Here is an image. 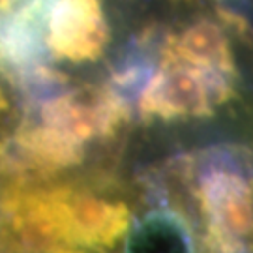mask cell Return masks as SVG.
<instances>
[{
    "mask_svg": "<svg viewBox=\"0 0 253 253\" xmlns=\"http://www.w3.org/2000/svg\"><path fill=\"white\" fill-rule=\"evenodd\" d=\"M6 214L11 231L25 240L92 250L120 242L131 223L124 203L72 188L21 195L6 205Z\"/></svg>",
    "mask_w": 253,
    "mask_h": 253,
    "instance_id": "1",
    "label": "cell"
},
{
    "mask_svg": "<svg viewBox=\"0 0 253 253\" xmlns=\"http://www.w3.org/2000/svg\"><path fill=\"white\" fill-rule=\"evenodd\" d=\"M193 195L203 233L199 253H248L253 244V172L250 167L210 158L203 163Z\"/></svg>",
    "mask_w": 253,
    "mask_h": 253,
    "instance_id": "2",
    "label": "cell"
},
{
    "mask_svg": "<svg viewBox=\"0 0 253 253\" xmlns=\"http://www.w3.org/2000/svg\"><path fill=\"white\" fill-rule=\"evenodd\" d=\"M233 96V79L203 72L163 45L158 70L141 92V111L146 117H210L217 105Z\"/></svg>",
    "mask_w": 253,
    "mask_h": 253,
    "instance_id": "3",
    "label": "cell"
},
{
    "mask_svg": "<svg viewBox=\"0 0 253 253\" xmlns=\"http://www.w3.org/2000/svg\"><path fill=\"white\" fill-rule=\"evenodd\" d=\"M165 47L203 72L235 79V64L229 42L225 34L210 21H199L178 36H169Z\"/></svg>",
    "mask_w": 253,
    "mask_h": 253,
    "instance_id": "4",
    "label": "cell"
},
{
    "mask_svg": "<svg viewBox=\"0 0 253 253\" xmlns=\"http://www.w3.org/2000/svg\"><path fill=\"white\" fill-rule=\"evenodd\" d=\"M49 253H86V252H83V250H79V248H70V246H62V248H54V250H51Z\"/></svg>",
    "mask_w": 253,
    "mask_h": 253,
    "instance_id": "5",
    "label": "cell"
}]
</instances>
